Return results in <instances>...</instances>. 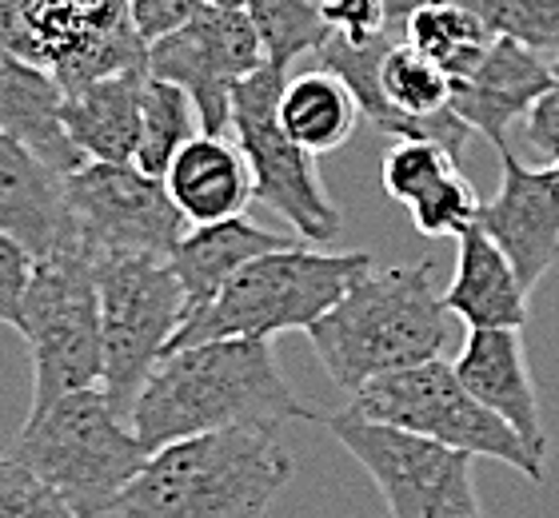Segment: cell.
I'll return each instance as SVG.
<instances>
[{
  "label": "cell",
  "mask_w": 559,
  "mask_h": 518,
  "mask_svg": "<svg viewBox=\"0 0 559 518\" xmlns=\"http://www.w3.org/2000/svg\"><path fill=\"white\" fill-rule=\"evenodd\" d=\"M33 264H36L33 255L24 252L12 236L0 231V323H9V327H16V311H21Z\"/></svg>",
  "instance_id": "d6a6232c"
},
{
  "label": "cell",
  "mask_w": 559,
  "mask_h": 518,
  "mask_svg": "<svg viewBox=\"0 0 559 518\" xmlns=\"http://www.w3.org/2000/svg\"><path fill=\"white\" fill-rule=\"evenodd\" d=\"M320 16H324L328 33L348 45H364V40H376L380 33L396 28V24H388L384 0H320Z\"/></svg>",
  "instance_id": "4dcf8cb0"
},
{
  "label": "cell",
  "mask_w": 559,
  "mask_h": 518,
  "mask_svg": "<svg viewBox=\"0 0 559 518\" xmlns=\"http://www.w3.org/2000/svg\"><path fill=\"white\" fill-rule=\"evenodd\" d=\"M148 69H124L60 100V128L84 160L132 164L140 140V96Z\"/></svg>",
  "instance_id": "ffe728a7"
},
{
  "label": "cell",
  "mask_w": 559,
  "mask_h": 518,
  "mask_svg": "<svg viewBox=\"0 0 559 518\" xmlns=\"http://www.w3.org/2000/svg\"><path fill=\"white\" fill-rule=\"evenodd\" d=\"M292 243L300 240L257 228L245 216L216 219V224H200V228L185 231L173 252H168V264H173L180 291H185V320L197 315L228 284L236 267H245L248 260H257L264 252H276V248H292Z\"/></svg>",
  "instance_id": "44dd1931"
},
{
  "label": "cell",
  "mask_w": 559,
  "mask_h": 518,
  "mask_svg": "<svg viewBox=\"0 0 559 518\" xmlns=\"http://www.w3.org/2000/svg\"><path fill=\"white\" fill-rule=\"evenodd\" d=\"M368 267V252H312L304 243L257 255L245 267H236L228 284L176 327L164 356L209 339H272L280 332L308 327Z\"/></svg>",
  "instance_id": "277c9868"
},
{
  "label": "cell",
  "mask_w": 559,
  "mask_h": 518,
  "mask_svg": "<svg viewBox=\"0 0 559 518\" xmlns=\"http://www.w3.org/2000/svg\"><path fill=\"white\" fill-rule=\"evenodd\" d=\"M200 132L197 108L188 100L185 88L160 81V76H144V96H140V140H136V164L140 172L164 176L168 160L185 148L188 140Z\"/></svg>",
  "instance_id": "d4e9b609"
},
{
  "label": "cell",
  "mask_w": 559,
  "mask_h": 518,
  "mask_svg": "<svg viewBox=\"0 0 559 518\" xmlns=\"http://www.w3.org/2000/svg\"><path fill=\"white\" fill-rule=\"evenodd\" d=\"M0 231L12 236L33 260L84 252L72 231L64 176L4 132H0Z\"/></svg>",
  "instance_id": "2e32d148"
},
{
  "label": "cell",
  "mask_w": 559,
  "mask_h": 518,
  "mask_svg": "<svg viewBox=\"0 0 559 518\" xmlns=\"http://www.w3.org/2000/svg\"><path fill=\"white\" fill-rule=\"evenodd\" d=\"M408 212H412V228H416L419 236L443 240V236H460L467 224H476L479 196H476V188L467 184V176L455 168V172L443 176L436 188H428Z\"/></svg>",
  "instance_id": "f1b7e54d"
},
{
  "label": "cell",
  "mask_w": 559,
  "mask_h": 518,
  "mask_svg": "<svg viewBox=\"0 0 559 518\" xmlns=\"http://www.w3.org/2000/svg\"><path fill=\"white\" fill-rule=\"evenodd\" d=\"M304 332L328 375L344 391H360L376 375L443 359L455 344V315L436 288V260H424L388 272L368 267Z\"/></svg>",
  "instance_id": "7a4b0ae2"
},
{
  "label": "cell",
  "mask_w": 559,
  "mask_h": 518,
  "mask_svg": "<svg viewBox=\"0 0 559 518\" xmlns=\"http://www.w3.org/2000/svg\"><path fill=\"white\" fill-rule=\"evenodd\" d=\"M556 172H559V160H556Z\"/></svg>",
  "instance_id": "8d00e7d4"
},
{
  "label": "cell",
  "mask_w": 559,
  "mask_h": 518,
  "mask_svg": "<svg viewBox=\"0 0 559 518\" xmlns=\"http://www.w3.org/2000/svg\"><path fill=\"white\" fill-rule=\"evenodd\" d=\"M129 4V16L136 24V33L144 45H152L156 36L173 33L176 24H185L200 4L209 0H124Z\"/></svg>",
  "instance_id": "836d02e7"
},
{
  "label": "cell",
  "mask_w": 559,
  "mask_h": 518,
  "mask_svg": "<svg viewBox=\"0 0 559 518\" xmlns=\"http://www.w3.org/2000/svg\"><path fill=\"white\" fill-rule=\"evenodd\" d=\"M491 40L496 33L488 24L455 0H419L404 16V45L416 48L419 57H428L452 81H464L467 72L476 69Z\"/></svg>",
  "instance_id": "cb8c5ba5"
},
{
  "label": "cell",
  "mask_w": 559,
  "mask_h": 518,
  "mask_svg": "<svg viewBox=\"0 0 559 518\" xmlns=\"http://www.w3.org/2000/svg\"><path fill=\"white\" fill-rule=\"evenodd\" d=\"M60 100L64 93L45 69L0 45V132L21 140L60 176H69L72 168H81L84 156L60 128Z\"/></svg>",
  "instance_id": "7402d4cb"
},
{
  "label": "cell",
  "mask_w": 559,
  "mask_h": 518,
  "mask_svg": "<svg viewBox=\"0 0 559 518\" xmlns=\"http://www.w3.org/2000/svg\"><path fill=\"white\" fill-rule=\"evenodd\" d=\"M64 200H69L76 243L88 255H168L188 231L185 216L164 192L160 176L140 172L136 164L84 160L64 176Z\"/></svg>",
  "instance_id": "7c38bea8"
},
{
  "label": "cell",
  "mask_w": 559,
  "mask_h": 518,
  "mask_svg": "<svg viewBox=\"0 0 559 518\" xmlns=\"http://www.w3.org/2000/svg\"><path fill=\"white\" fill-rule=\"evenodd\" d=\"M40 0H0V45L9 48L12 36L21 33V24L28 21V12L36 9Z\"/></svg>",
  "instance_id": "e575fe53"
},
{
  "label": "cell",
  "mask_w": 559,
  "mask_h": 518,
  "mask_svg": "<svg viewBox=\"0 0 559 518\" xmlns=\"http://www.w3.org/2000/svg\"><path fill=\"white\" fill-rule=\"evenodd\" d=\"M460 160L443 148L440 140L428 136H400L384 156V192L396 204L412 207L428 188H436L448 172H455Z\"/></svg>",
  "instance_id": "4316f807"
},
{
  "label": "cell",
  "mask_w": 559,
  "mask_h": 518,
  "mask_svg": "<svg viewBox=\"0 0 559 518\" xmlns=\"http://www.w3.org/2000/svg\"><path fill=\"white\" fill-rule=\"evenodd\" d=\"M332 438L372 474L392 518H484L472 483L476 455L392 423H376L356 407L324 419Z\"/></svg>",
  "instance_id": "9c48e42d"
},
{
  "label": "cell",
  "mask_w": 559,
  "mask_h": 518,
  "mask_svg": "<svg viewBox=\"0 0 559 518\" xmlns=\"http://www.w3.org/2000/svg\"><path fill=\"white\" fill-rule=\"evenodd\" d=\"M144 40L124 0H40L9 52L45 69L60 93L144 64Z\"/></svg>",
  "instance_id": "4fadbf2b"
},
{
  "label": "cell",
  "mask_w": 559,
  "mask_h": 518,
  "mask_svg": "<svg viewBox=\"0 0 559 518\" xmlns=\"http://www.w3.org/2000/svg\"><path fill=\"white\" fill-rule=\"evenodd\" d=\"M148 455L100 387L60 395L45 411L28 414L16 443V459L28 462L76 518L112 515Z\"/></svg>",
  "instance_id": "5b68a950"
},
{
  "label": "cell",
  "mask_w": 559,
  "mask_h": 518,
  "mask_svg": "<svg viewBox=\"0 0 559 518\" xmlns=\"http://www.w3.org/2000/svg\"><path fill=\"white\" fill-rule=\"evenodd\" d=\"M160 184L192 228L245 216L248 200H252V176H248L240 148L224 136H204V132H197L168 160Z\"/></svg>",
  "instance_id": "d6986e66"
},
{
  "label": "cell",
  "mask_w": 559,
  "mask_h": 518,
  "mask_svg": "<svg viewBox=\"0 0 559 518\" xmlns=\"http://www.w3.org/2000/svg\"><path fill=\"white\" fill-rule=\"evenodd\" d=\"M284 76L288 69H272V64L248 72L233 88L228 132L236 136V148L252 176V200H264L308 243H332L344 231V212L320 184L316 156L292 144L280 128L276 100Z\"/></svg>",
  "instance_id": "30bf717a"
},
{
  "label": "cell",
  "mask_w": 559,
  "mask_h": 518,
  "mask_svg": "<svg viewBox=\"0 0 559 518\" xmlns=\"http://www.w3.org/2000/svg\"><path fill=\"white\" fill-rule=\"evenodd\" d=\"M93 260L96 315H100V391L129 419L140 387L185 323V291L168 255L100 252Z\"/></svg>",
  "instance_id": "8992f818"
},
{
  "label": "cell",
  "mask_w": 559,
  "mask_h": 518,
  "mask_svg": "<svg viewBox=\"0 0 559 518\" xmlns=\"http://www.w3.org/2000/svg\"><path fill=\"white\" fill-rule=\"evenodd\" d=\"M551 64L544 52L520 45L512 36H496L476 69L464 81H452V116L491 144H508V132L548 88Z\"/></svg>",
  "instance_id": "e0dca14e"
},
{
  "label": "cell",
  "mask_w": 559,
  "mask_h": 518,
  "mask_svg": "<svg viewBox=\"0 0 559 518\" xmlns=\"http://www.w3.org/2000/svg\"><path fill=\"white\" fill-rule=\"evenodd\" d=\"M548 64H551V81L536 96V104L524 112V136L544 160L556 164L559 160V45L548 52Z\"/></svg>",
  "instance_id": "1f68e13d"
},
{
  "label": "cell",
  "mask_w": 559,
  "mask_h": 518,
  "mask_svg": "<svg viewBox=\"0 0 559 518\" xmlns=\"http://www.w3.org/2000/svg\"><path fill=\"white\" fill-rule=\"evenodd\" d=\"M443 308L467 332L527 323V288L479 224H467L455 236V272L443 288Z\"/></svg>",
  "instance_id": "ac0fdd59"
},
{
  "label": "cell",
  "mask_w": 559,
  "mask_h": 518,
  "mask_svg": "<svg viewBox=\"0 0 559 518\" xmlns=\"http://www.w3.org/2000/svg\"><path fill=\"white\" fill-rule=\"evenodd\" d=\"M209 4H221V9H245V0H209Z\"/></svg>",
  "instance_id": "d590c367"
},
{
  "label": "cell",
  "mask_w": 559,
  "mask_h": 518,
  "mask_svg": "<svg viewBox=\"0 0 559 518\" xmlns=\"http://www.w3.org/2000/svg\"><path fill=\"white\" fill-rule=\"evenodd\" d=\"M16 332L33 356V411H45L60 395L100 383V315L88 252L45 255L33 264L24 288Z\"/></svg>",
  "instance_id": "ba28073f"
},
{
  "label": "cell",
  "mask_w": 559,
  "mask_h": 518,
  "mask_svg": "<svg viewBox=\"0 0 559 518\" xmlns=\"http://www.w3.org/2000/svg\"><path fill=\"white\" fill-rule=\"evenodd\" d=\"M245 12L264 48V64L288 69L304 52H316L324 45V16L320 0H245Z\"/></svg>",
  "instance_id": "484cf974"
},
{
  "label": "cell",
  "mask_w": 559,
  "mask_h": 518,
  "mask_svg": "<svg viewBox=\"0 0 559 518\" xmlns=\"http://www.w3.org/2000/svg\"><path fill=\"white\" fill-rule=\"evenodd\" d=\"M452 368L479 403L512 426L536 459L548 462V431H544V414H539L536 383L527 375L520 327H476V332H467L464 351L455 356Z\"/></svg>",
  "instance_id": "9a60e30c"
},
{
  "label": "cell",
  "mask_w": 559,
  "mask_h": 518,
  "mask_svg": "<svg viewBox=\"0 0 559 518\" xmlns=\"http://www.w3.org/2000/svg\"><path fill=\"white\" fill-rule=\"evenodd\" d=\"M260 64L264 48L248 12L221 4H200L185 24H176L173 33L156 36L144 48L148 76L185 88L204 136H228L233 88Z\"/></svg>",
  "instance_id": "8fae6325"
},
{
  "label": "cell",
  "mask_w": 559,
  "mask_h": 518,
  "mask_svg": "<svg viewBox=\"0 0 559 518\" xmlns=\"http://www.w3.org/2000/svg\"><path fill=\"white\" fill-rule=\"evenodd\" d=\"M0 518H76L16 450H0Z\"/></svg>",
  "instance_id": "f546056e"
},
{
  "label": "cell",
  "mask_w": 559,
  "mask_h": 518,
  "mask_svg": "<svg viewBox=\"0 0 559 518\" xmlns=\"http://www.w3.org/2000/svg\"><path fill=\"white\" fill-rule=\"evenodd\" d=\"M296 462L276 426H224L148 455L117 498L120 518H264Z\"/></svg>",
  "instance_id": "3957f363"
},
{
  "label": "cell",
  "mask_w": 559,
  "mask_h": 518,
  "mask_svg": "<svg viewBox=\"0 0 559 518\" xmlns=\"http://www.w3.org/2000/svg\"><path fill=\"white\" fill-rule=\"evenodd\" d=\"M455 4L476 12L496 36H512L544 57L559 45V0H455Z\"/></svg>",
  "instance_id": "83f0119b"
},
{
  "label": "cell",
  "mask_w": 559,
  "mask_h": 518,
  "mask_svg": "<svg viewBox=\"0 0 559 518\" xmlns=\"http://www.w3.org/2000/svg\"><path fill=\"white\" fill-rule=\"evenodd\" d=\"M496 148L503 168L500 192L496 200L479 204L476 224L508 255L520 284L532 291L559 260V172L556 164L551 168L520 164L512 144H496Z\"/></svg>",
  "instance_id": "5bb4252c"
},
{
  "label": "cell",
  "mask_w": 559,
  "mask_h": 518,
  "mask_svg": "<svg viewBox=\"0 0 559 518\" xmlns=\"http://www.w3.org/2000/svg\"><path fill=\"white\" fill-rule=\"evenodd\" d=\"M320 419L292 391L272 339H209L156 359L129 411L132 435L148 450L224 426H280Z\"/></svg>",
  "instance_id": "6da1fadb"
},
{
  "label": "cell",
  "mask_w": 559,
  "mask_h": 518,
  "mask_svg": "<svg viewBox=\"0 0 559 518\" xmlns=\"http://www.w3.org/2000/svg\"><path fill=\"white\" fill-rule=\"evenodd\" d=\"M352 407L376 423H392L404 431H416L424 438H436L443 447L467 450V455H484V459L508 462L532 483L548 479V462L536 459L524 447V438L512 426L496 419L476 395L467 391L455 368L448 359H428L416 368L388 371L364 383L360 391H352Z\"/></svg>",
  "instance_id": "52a82bcc"
},
{
  "label": "cell",
  "mask_w": 559,
  "mask_h": 518,
  "mask_svg": "<svg viewBox=\"0 0 559 518\" xmlns=\"http://www.w3.org/2000/svg\"><path fill=\"white\" fill-rule=\"evenodd\" d=\"M276 120L292 144H300L308 156H328L360 124V108L352 100L348 84L332 69H312L300 76H284L276 100Z\"/></svg>",
  "instance_id": "603a6c76"
}]
</instances>
